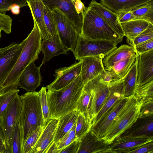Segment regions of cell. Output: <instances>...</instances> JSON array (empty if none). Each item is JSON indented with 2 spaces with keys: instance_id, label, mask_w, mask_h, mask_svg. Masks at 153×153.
<instances>
[{
  "instance_id": "cell-1",
  "label": "cell",
  "mask_w": 153,
  "mask_h": 153,
  "mask_svg": "<svg viewBox=\"0 0 153 153\" xmlns=\"http://www.w3.org/2000/svg\"><path fill=\"white\" fill-rule=\"evenodd\" d=\"M33 20V28L25 39V44L15 64L0 85V94L17 89L18 80L23 71L30 63L38 59L39 54L41 51L42 39L37 24L35 20Z\"/></svg>"
},
{
  "instance_id": "cell-2",
  "label": "cell",
  "mask_w": 153,
  "mask_h": 153,
  "mask_svg": "<svg viewBox=\"0 0 153 153\" xmlns=\"http://www.w3.org/2000/svg\"><path fill=\"white\" fill-rule=\"evenodd\" d=\"M85 85L79 75L70 84L59 90L48 89L47 99L51 118L59 119L76 110V103Z\"/></svg>"
},
{
  "instance_id": "cell-3",
  "label": "cell",
  "mask_w": 153,
  "mask_h": 153,
  "mask_svg": "<svg viewBox=\"0 0 153 153\" xmlns=\"http://www.w3.org/2000/svg\"><path fill=\"white\" fill-rule=\"evenodd\" d=\"M20 97L22 108L18 122L22 151L27 138L45 122L39 91L27 92Z\"/></svg>"
},
{
  "instance_id": "cell-4",
  "label": "cell",
  "mask_w": 153,
  "mask_h": 153,
  "mask_svg": "<svg viewBox=\"0 0 153 153\" xmlns=\"http://www.w3.org/2000/svg\"><path fill=\"white\" fill-rule=\"evenodd\" d=\"M82 14V25L80 36L87 39L105 40L117 44L122 41L123 38L91 7H86Z\"/></svg>"
},
{
  "instance_id": "cell-5",
  "label": "cell",
  "mask_w": 153,
  "mask_h": 153,
  "mask_svg": "<svg viewBox=\"0 0 153 153\" xmlns=\"http://www.w3.org/2000/svg\"><path fill=\"white\" fill-rule=\"evenodd\" d=\"M141 104L134 95L128 97L125 105L101 139L110 144L129 128L139 116Z\"/></svg>"
},
{
  "instance_id": "cell-6",
  "label": "cell",
  "mask_w": 153,
  "mask_h": 153,
  "mask_svg": "<svg viewBox=\"0 0 153 153\" xmlns=\"http://www.w3.org/2000/svg\"><path fill=\"white\" fill-rule=\"evenodd\" d=\"M117 44L110 41L87 39L80 36L74 54L78 60L89 56L103 59L117 48Z\"/></svg>"
},
{
  "instance_id": "cell-7",
  "label": "cell",
  "mask_w": 153,
  "mask_h": 153,
  "mask_svg": "<svg viewBox=\"0 0 153 153\" xmlns=\"http://www.w3.org/2000/svg\"><path fill=\"white\" fill-rule=\"evenodd\" d=\"M56 21L57 33L64 47L74 54L80 35L67 16L57 7L51 10Z\"/></svg>"
},
{
  "instance_id": "cell-8",
  "label": "cell",
  "mask_w": 153,
  "mask_h": 153,
  "mask_svg": "<svg viewBox=\"0 0 153 153\" xmlns=\"http://www.w3.org/2000/svg\"><path fill=\"white\" fill-rule=\"evenodd\" d=\"M22 108L20 96L18 94L12 100L0 117V122L5 135L7 153H10L13 133L18 121Z\"/></svg>"
},
{
  "instance_id": "cell-9",
  "label": "cell",
  "mask_w": 153,
  "mask_h": 153,
  "mask_svg": "<svg viewBox=\"0 0 153 153\" xmlns=\"http://www.w3.org/2000/svg\"><path fill=\"white\" fill-rule=\"evenodd\" d=\"M87 83L92 90L88 112V118L92 125L108 94L109 88L108 85L101 80L100 75Z\"/></svg>"
},
{
  "instance_id": "cell-10",
  "label": "cell",
  "mask_w": 153,
  "mask_h": 153,
  "mask_svg": "<svg viewBox=\"0 0 153 153\" xmlns=\"http://www.w3.org/2000/svg\"><path fill=\"white\" fill-rule=\"evenodd\" d=\"M25 42V39L20 43L13 42L5 47L0 48V85L13 68Z\"/></svg>"
},
{
  "instance_id": "cell-11",
  "label": "cell",
  "mask_w": 153,
  "mask_h": 153,
  "mask_svg": "<svg viewBox=\"0 0 153 153\" xmlns=\"http://www.w3.org/2000/svg\"><path fill=\"white\" fill-rule=\"evenodd\" d=\"M82 61L75 62L68 67H61L56 70L54 81L46 87L47 89L57 91L65 87L80 74Z\"/></svg>"
},
{
  "instance_id": "cell-12",
  "label": "cell",
  "mask_w": 153,
  "mask_h": 153,
  "mask_svg": "<svg viewBox=\"0 0 153 153\" xmlns=\"http://www.w3.org/2000/svg\"><path fill=\"white\" fill-rule=\"evenodd\" d=\"M128 97H123L117 101L90 129L100 138L104 135L125 105Z\"/></svg>"
},
{
  "instance_id": "cell-13",
  "label": "cell",
  "mask_w": 153,
  "mask_h": 153,
  "mask_svg": "<svg viewBox=\"0 0 153 153\" xmlns=\"http://www.w3.org/2000/svg\"><path fill=\"white\" fill-rule=\"evenodd\" d=\"M111 153L110 144L99 138L91 129L80 139L77 153Z\"/></svg>"
},
{
  "instance_id": "cell-14",
  "label": "cell",
  "mask_w": 153,
  "mask_h": 153,
  "mask_svg": "<svg viewBox=\"0 0 153 153\" xmlns=\"http://www.w3.org/2000/svg\"><path fill=\"white\" fill-rule=\"evenodd\" d=\"M142 137H153V114L139 116L131 126L117 138Z\"/></svg>"
},
{
  "instance_id": "cell-15",
  "label": "cell",
  "mask_w": 153,
  "mask_h": 153,
  "mask_svg": "<svg viewBox=\"0 0 153 153\" xmlns=\"http://www.w3.org/2000/svg\"><path fill=\"white\" fill-rule=\"evenodd\" d=\"M72 0H42L44 5L51 10L57 7L65 14L75 27L80 36L82 31V14H78L76 11L71 3Z\"/></svg>"
},
{
  "instance_id": "cell-16",
  "label": "cell",
  "mask_w": 153,
  "mask_h": 153,
  "mask_svg": "<svg viewBox=\"0 0 153 153\" xmlns=\"http://www.w3.org/2000/svg\"><path fill=\"white\" fill-rule=\"evenodd\" d=\"M42 66L36 67L34 62L30 63L21 74L18 81V86L27 92L35 91L42 81L40 72Z\"/></svg>"
},
{
  "instance_id": "cell-17",
  "label": "cell",
  "mask_w": 153,
  "mask_h": 153,
  "mask_svg": "<svg viewBox=\"0 0 153 153\" xmlns=\"http://www.w3.org/2000/svg\"><path fill=\"white\" fill-rule=\"evenodd\" d=\"M59 119L51 118L45 124L42 133L30 153H46L54 142Z\"/></svg>"
},
{
  "instance_id": "cell-18",
  "label": "cell",
  "mask_w": 153,
  "mask_h": 153,
  "mask_svg": "<svg viewBox=\"0 0 153 153\" xmlns=\"http://www.w3.org/2000/svg\"><path fill=\"white\" fill-rule=\"evenodd\" d=\"M109 92L98 113L92 123H97L105 112L118 100L124 97L123 82L122 79H116L108 85Z\"/></svg>"
},
{
  "instance_id": "cell-19",
  "label": "cell",
  "mask_w": 153,
  "mask_h": 153,
  "mask_svg": "<svg viewBox=\"0 0 153 153\" xmlns=\"http://www.w3.org/2000/svg\"><path fill=\"white\" fill-rule=\"evenodd\" d=\"M153 49L139 55L137 87L153 80Z\"/></svg>"
},
{
  "instance_id": "cell-20",
  "label": "cell",
  "mask_w": 153,
  "mask_h": 153,
  "mask_svg": "<svg viewBox=\"0 0 153 153\" xmlns=\"http://www.w3.org/2000/svg\"><path fill=\"white\" fill-rule=\"evenodd\" d=\"M102 60V58L96 56L87 57L81 59L79 75L85 85L98 76L105 69Z\"/></svg>"
},
{
  "instance_id": "cell-21",
  "label": "cell",
  "mask_w": 153,
  "mask_h": 153,
  "mask_svg": "<svg viewBox=\"0 0 153 153\" xmlns=\"http://www.w3.org/2000/svg\"><path fill=\"white\" fill-rule=\"evenodd\" d=\"M153 140V137L116 138L110 144L111 153H130L142 145Z\"/></svg>"
},
{
  "instance_id": "cell-22",
  "label": "cell",
  "mask_w": 153,
  "mask_h": 153,
  "mask_svg": "<svg viewBox=\"0 0 153 153\" xmlns=\"http://www.w3.org/2000/svg\"><path fill=\"white\" fill-rule=\"evenodd\" d=\"M41 50L44 54L41 66L53 57L61 54H66L69 51L62 44L58 33L48 39H43Z\"/></svg>"
},
{
  "instance_id": "cell-23",
  "label": "cell",
  "mask_w": 153,
  "mask_h": 153,
  "mask_svg": "<svg viewBox=\"0 0 153 153\" xmlns=\"http://www.w3.org/2000/svg\"><path fill=\"white\" fill-rule=\"evenodd\" d=\"M88 6L100 15L121 37L123 38L124 36L117 13L94 0L91 1Z\"/></svg>"
},
{
  "instance_id": "cell-24",
  "label": "cell",
  "mask_w": 153,
  "mask_h": 153,
  "mask_svg": "<svg viewBox=\"0 0 153 153\" xmlns=\"http://www.w3.org/2000/svg\"><path fill=\"white\" fill-rule=\"evenodd\" d=\"M27 3L33 19L35 20L40 30L42 39L51 37L44 21V4L42 0H28Z\"/></svg>"
},
{
  "instance_id": "cell-25",
  "label": "cell",
  "mask_w": 153,
  "mask_h": 153,
  "mask_svg": "<svg viewBox=\"0 0 153 153\" xmlns=\"http://www.w3.org/2000/svg\"><path fill=\"white\" fill-rule=\"evenodd\" d=\"M136 53L133 46L127 45H121L102 59L105 69L108 71L116 62Z\"/></svg>"
},
{
  "instance_id": "cell-26",
  "label": "cell",
  "mask_w": 153,
  "mask_h": 153,
  "mask_svg": "<svg viewBox=\"0 0 153 153\" xmlns=\"http://www.w3.org/2000/svg\"><path fill=\"white\" fill-rule=\"evenodd\" d=\"M153 0H100L101 4L117 14L130 11Z\"/></svg>"
},
{
  "instance_id": "cell-27",
  "label": "cell",
  "mask_w": 153,
  "mask_h": 153,
  "mask_svg": "<svg viewBox=\"0 0 153 153\" xmlns=\"http://www.w3.org/2000/svg\"><path fill=\"white\" fill-rule=\"evenodd\" d=\"M150 23L144 20L135 19L120 24L124 36L130 43L147 27Z\"/></svg>"
},
{
  "instance_id": "cell-28",
  "label": "cell",
  "mask_w": 153,
  "mask_h": 153,
  "mask_svg": "<svg viewBox=\"0 0 153 153\" xmlns=\"http://www.w3.org/2000/svg\"><path fill=\"white\" fill-rule=\"evenodd\" d=\"M79 112L74 111L60 117L56 129L54 141L56 143L68 132L76 123Z\"/></svg>"
},
{
  "instance_id": "cell-29",
  "label": "cell",
  "mask_w": 153,
  "mask_h": 153,
  "mask_svg": "<svg viewBox=\"0 0 153 153\" xmlns=\"http://www.w3.org/2000/svg\"><path fill=\"white\" fill-rule=\"evenodd\" d=\"M138 59V55L128 72L122 78L123 82L124 97H129L134 95L137 87Z\"/></svg>"
},
{
  "instance_id": "cell-30",
  "label": "cell",
  "mask_w": 153,
  "mask_h": 153,
  "mask_svg": "<svg viewBox=\"0 0 153 153\" xmlns=\"http://www.w3.org/2000/svg\"><path fill=\"white\" fill-rule=\"evenodd\" d=\"M138 55L136 53L117 62L108 71L115 78L122 79L128 72Z\"/></svg>"
},
{
  "instance_id": "cell-31",
  "label": "cell",
  "mask_w": 153,
  "mask_h": 153,
  "mask_svg": "<svg viewBox=\"0 0 153 153\" xmlns=\"http://www.w3.org/2000/svg\"><path fill=\"white\" fill-rule=\"evenodd\" d=\"M92 94L91 88L89 85L87 83L84 86L82 93L76 105V110L79 113L83 114L88 119V108Z\"/></svg>"
},
{
  "instance_id": "cell-32",
  "label": "cell",
  "mask_w": 153,
  "mask_h": 153,
  "mask_svg": "<svg viewBox=\"0 0 153 153\" xmlns=\"http://www.w3.org/2000/svg\"><path fill=\"white\" fill-rule=\"evenodd\" d=\"M131 10L135 19L144 20L153 24V0Z\"/></svg>"
},
{
  "instance_id": "cell-33",
  "label": "cell",
  "mask_w": 153,
  "mask_h": 153,
  "mask_svg": "<svg viewBox=\"0 0 153 153\" xmlns=\"http://www.w3.org/2000/svg\"><path fill=\"white\" fill-rule=\"evenodd\" d=\"M134 95L140 102L153 99V80L137 87Z\"/></svg>"
},
{
  "instance_id": "cell-34",
  "label": "cell",
  "mask_w": 153,
  "mask_h": 153,
  "mask_svg": "<svg viewBox=\"0 0 153 153\" xmlns=\"http://www.w3.org/2000/svg\"><path fill=\"white\" fill-rule=\"evenodd\" d=\"M91 124L89 120L82 114L79 113L76 122L75 135L80 139L91 128Z\"/></svg>"
},
{
  "instance_id": "cell-35",
  "label": "cell",
  "mask_w": 153,
  "mask_h": 153,
  "mask_svg": "<svg viewBox=\"0 0 153 153\" xmlns=\"http://www.w3.org/2000/svg\"><path fill=\"white\" fill-rule=\"evenodd\" d=\"M44 19L50 37L57 33L56 23L53 15L49 7L44 4Z\"/></svg>"
},
{
  "instance_id": "cell-36",
  "label": "cell",
  "mask_w": 153,
  "mask_h": 153,
  "mask_svg": "<svg viewBox=\"0 0 153 153\" xmlns=\"http://www.w3.org/2000/svg\"><path fill=\"white\" fill-rule=\"evenodd\" d=\"M10 153H22L18 121L16 124L10 142Z\"/></svg>"
},
{
  "instance_id": "cell-37",
  "label": "cell",
  "mask_w": 153,
  "mask_h": 153,
  "mask_svg": "<svg viewBox=\"0 0 153 153\" xmlns=\"http://www.w3.org/2000/svg\"><path fill=\"white\" fill-rule=\"evenodd\" d=\"M43 126H39L27 139L22 148V153H30L36 144L43 129Z\"/></svg>"
},
{
  "instance_id": "cell-38",
  "label": "cell",
  "mask_w": 153,
  "mask_h": 153,
  "mask_svg": "<svg viewBox=\"0 0 153 153\" xmlns=\"http://www.w3.org/2000/svg\"><path fill=\"white\" fill-rule=\"evenodd\" d=\"M76 126V123L71 129L56 143L57 146L59 151L73 141L78 139L75 135Z\"/></svg>"
},
{
  "instance_id": "cell-39",
  "label": "cell",
  "mask_w": 153,
  "mask_h": 153,
  "mask_svg": "<svg viewBox=\"0 0 153 153\" xmlns=\"http://www.w3.org/2000/svg\"><path fill=\"white\" fill-rule=\"evenodd\" d=\"M19 91V89H17L0 94V117L10 102Z\"/></svg>"
},
{
  "instance_id": "cell-40",
  "label": "cell",
  "mask_w": 153,
  "mask_h": 153,
  "mask_svg": "<svg viewBox=\"0 0 153 153\" xmlns=\"http://www.w3.org/2000/svg\"><path fill=\"white\" fill-rule=\"evenodd\" d=\"M152 38H153V24L150 23L147 27L137 35L130 44L134 46Z\"/></svg>"
},
{
  "instance_id": "cell-41",
  "label": "cell",
  "mask_w": 153,
  "mask_h": 153,
  "mask_svg": "<svg viewBox=\"0 0 153 153\" xmlns=\"http://www.w3.org/2000/svg\"><path fill=\"white\" fill-rule=\"evenodd\" d=\"M46 89V87H43L39 91L45 124L51 118V115L47 99Z\"/></svg>"
},
{
  "instance_id": "cell-42",
  "label": "cell",
  "mask_w": 153,
  "mask_h": 153,
  "mask_svg": "<svg viewBox=\"0 0 153 153\" xmlns=\"http://www.w3.org/2000/svg\"><path fill=\"white\" fill-rule=\"evenodd\" d=\"M28 0H0V12L5 14L6 12L10 10L11 7L16 4L21 8L28 6Z\"/></svg>"
},
{
  "instance_id": "cell-43",
  "label": "cell",
  "mask_w": 153,
  "mask_h": 153,
  "mask_svg": "<svg viewBox=\"0 0 153 153\" xmlns=\"http://www.w3.org/2000/svg\"><path fill=\"white\" fill-rule=\"evenodd\" d=\"M141 102L139 116L153 114V99L145 100Z\"/></svg>"
},
{
  "instance_id": "cell-44",
  "label": "cell",
  "mask_w": 153,
  "mask_h": 153,
  "mask_svg": "<svg viewBox=\"0 0 153 153\" xmlns=\"http://www.w3.org/2000/svg\"><path fill=\"white\" fill-rule=\"evenodd\" d=\"M136 53L139 55L153 49V38L133 46Z\"/></svg>"
},
{
  "instance_id": "cell-45",
  "label": "cell",
  "mask_w": 153,
  "mask_h": 153,
  "mask_svg": "<svg viewBox=\"0 0 153 153\" xmlns=\"http://www.w3.org/2000/svg\"><path fill=\"white\" fill-rule=\"evenodd\" d=\"M79 145L80 140L77 139L61 149L59 153H77Z\"/></svg>"
},
{
  "instance_id": "cell-46",
  "label": "cell",
  "mask_w": 153,
  "mask_h": 153,
  "mask_svg": "<svg viewBox=\"0 0 153 153\" xmlns=\"http://www.w3.org/2000/svg\"><path fill=\"white\" fill-rule=\"evenodd\" d=\"M153 140L149 142L130 152V153H153Z\"/></svg>"
},
{
  "instance_id": "cell-47",
  "label": "cell",
  "mask_w": 153,
  "mask_h": 153,
  "mask_svg": "<svg viewBox=\"0 0 153 153\" xmlns=\"http://www.w3.org/2000/svg\"><path fill=\"white\" fill-rule=\"evenodd\" d=\"M119 22L124 23L135 19V18L132 10L123 11L117 14Z\"/></svg>"
},
{
  "instance_id": "cell-48",
  "label": "cell",
  "mask_w": 153,
  "mask_h": 153,
  "mask_svg": "<svg viewBox=\"0 0 153 153\" xmlns=\"http://www.w3.org/2000/svg\"><path fill=\"white\" fill-rule=\"evenodd\" d=\"M100 76L101 81L108 85L117 79L114 77L110 71L105 69L101 73Z\"/></svg>"
},
{
  "instance_id": "cell-49",
  "label": "cell",
  "mask_w": 153,
  "mask_h": 153,
  "mask_svg": "<svg viewBox=\"0 0 153 153\" xmlns=\"http://www.w3.org/2000/svg\"><path fill=\"white\" fill-rule=\"evenodd\" d=\"M71 3L76 12L78 14H82L86 8L81 0H72Z\"/></svg>"
},
{
  "instance_id": "cell-50",
  "label": "cell",
  "mask_w": 153,
  "mask_h": 153,
  "mask_svg": "<svg viewBox=\"0 0 153 153\" xmlns=\"http://www.w3.org/2000/svg\"><path fill=\"white\" fill-rule=\"evenodd\" d=\"M59 150L57 148L56 143L54 141L49 146L46 153H59Z\"/></svg>"
},
{
  "instance_id": "cell-51",
  "label": "cell",
  "mask_w": 153,
  "mask_h": 153,
  "mask_svg": "<svg viewBox=\"0 0 153 153\" xmlns=\"http://www.w3.org/2000/svg\"><path fill=\"white\" fill-rule=\"evenodd\" d=\"M0 144H2L7 147L6 140L4 133L0 122Z\"/></svg>"
},
{
  "instance_id": "cell-52",
  "label": "cell",
  "mask_w": 153,
  "mask_h": 153,
  "mask_svg": "<svg viewBox=\"0 0 153 153\" xmlns=\"http://www.w3.org/2000/svg\"><path fill=\"white\" fill-rule=\"evenodd\" d=\"M20 8L19 6L15 4L11 7L10 10L13 14L18 15L20 13Z\"/></svg>"
},
{
  "instance_id": "cell-53",
  "label": "cell",
  "mask_w": 153,
  "mask_h": 153,
  "mask_svg": "<svg viewBox=\"0 0 153 153\" xmlns=\"http://www.w3.org/2000/svg\"><path fill=\"white\" fill-rule=\"evenodd\" d=\"M7 147L4 145L0 144V153H7Z\"/></svg>"
},
{
  "instance_id": "cell-54",
  "label": "cell",
  "mask_w": 153,
  "mask_h": 153,
  "mask_svg": "<svg viewBox=\"0 0 153 153\" xmlns=\"http://www.w3.org/2000/svg\"><path fill=\"white\" fill-rule=\"evenodd\" d=\"M1 30L0 29V37H1Z\"/></svg>"
}]
</instances>
